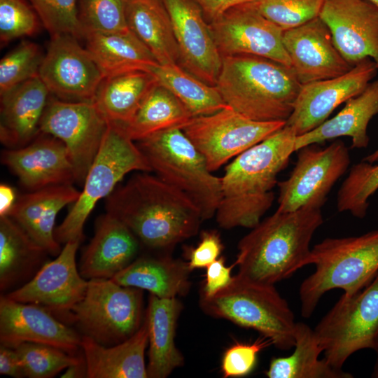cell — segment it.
<instances>
[{
	"instance_id": "6da1fadb",
	"label": "cell",
	"mask_w": 378,
	"mask_h": 378,
	"mask_svg": "<svg viewBox=\"0 0 378 378\" xmlns=\"http://www.w3.org/2000/svg\"><path fill=\"white\" fill-rule=\"evenodd\" d=\"M106 213L123 222L146 246L171 248L196 235L200 209L158 176L141 172L117 186L106 199Z\"/></svg>"
},
{
	"instance_id": "7a4b0ae2",
	"label": "cell",
	"mask_w": 378,
	"mask_h": 378,
	"mask_svg": "<svg viewBox=\"0 0 378 378\" xmlns=\"http://www.w3.org/2000/svg\"><path fill=\"white\" fill-rule=\"evenodd\" d=\"M296 136L285 125L227 165L220 178L221 199L215 215L220 227L251 229L260 222L273 204L277 176L295 152Z\"/></svg>"
},
{
	"instance_id": "3957f363",
	"label": "cell",
	"mask_w": 378,
	"mask_h": 378,
	"mask_svg": "<svg viewBox=\"0 0 378 378\" xmlns=\"http://www.w3.org/2000/svg\"><path fill=\"white\" fill-rule=\"evenodd\" d=\"M323 223L321 208L276 211L239 241L235 276L267 285L289 278L307 265L312 239Z\"/></svg>"
},
{
	"instance_id": "277c9868",
	"label": "cell",
	"mask_w": 378,
	"mask_h": 378,
	"mask_svg": "<svg viewBox=\"0 0 378 378\" xmlns=\"http://www.w3.org/2000/svg\"><path fill=\"white\" fill-rule=\"evenodd\" d=\"M290 67L251 55L222 57L215 87L225 103L256 121H286L301 88Z\"/></svg>"
},
{
	"instance_id": "5b68a950",
	"label": "cell",
	"mask_w": 378,
	"mask_h": 378,
	"mask_svg": "<svg viewBox=\"0 0 378 378\" xmlns=\"http://www.w3.org/2000/svg\"><path fill=\"white\" fill-rule=\"evenodd\" d=\"M315 271L299 289L301 315L309 318L322 296L333 289L352 295L378 273V229L359 236L326 238L311 249L307 265Z\"/></svg>"
},
{
	"instance_id": "8992f818",
	"label": "cell",
	"mask_w": 378,
	"mask_h": 378,
	"mask_svg": "<svg viewBox=\"0 0 378 378\" xmlns=\"http://www.w3.org/2000/svg\"><path fill=\"white\" fill-rule=\"evenodd\" d=\"M136 144L162 181L186 195L200 209L202 220L215 216L221 199V178L181 128L152 134Z\"/></svg>"
},
{
	"instance_id": "52a82bcc",
	"label": "cell",
	"mask_w": 378,
	"mask_h": 378,
	"mask_svg": "<svg viewBox=\"0 0 378 378\" xmlns=\"http://www.w3.org/2000/svg\"><path fill=\"white\" fill-rule=\"evenodd\" d=\"M200 306L207 315L258 331L278 349L294 346V314L274 285L248 282L234 276L232 282L215 295L200 297Z\"/></svg>"
},
{
	"instance_id": "ba28073f",
	"label": "cell",
	"mask_w": 378,
	"mask_h": 378,
	"mask_svg": "<svg viewBox=\"0 0 378 378\" xmlns=\"http://www.w3.org/2000/svg\"><path fill=\"white\" fill-rule=\"evenodd\" d=\"M133 171L151 172L146 157L119 125L108 122L100 148L87 174L83 188L62 223L55 229L58 243L82 241L85 220L102 199Z\"/></svg>"
},
{
	"instance_id": "9c48e42d",
	"label": "cell",
	"mask_w": 378,
	"mask_h": 378,
	"mask_svg": "<svg viewBox=\"0 0 378 378\" xmlns=\"http://www.w3.org/2000/svg\"><path fill=\"white\" fill-rule=\"evenodd\" d=\"M144 316L143 290L120 285L111 279H92L73 308L71 324L82 336L108 346L132 336Z\"/></svg>"
},
{
	"instance_id": "30bf717a",
	"label": "cell",
	"mask_w": 378,
	"mask_h": 378,
	"mask_svg": "<svg viewBox=\"0 0 378 378\" xmlns=\"http://www.w3.org/2000/svg\"><path fill=\"white\" fill-rule=\"evenodd\" d=\"M314 330L324 358L337 369L358 351H378V273L358 293L342 294Z\"/></svg>"
},
{
	"instance_id": "8fae6325",
	"label": "cell",
	"mask_w": 378,
	"mask_h": 378,
	"mask_svg": "<svg viewBox=\"0 0 378 378\" xmlns=\"http://www.w3.org/2000/svg\"><path fill=\"white\" fill-rule=\"evenodd\" d=\"M286 121H256L227 106L193 116L181 128L206 160L211 172L285 126Z\"/></svg>"
},
{
	"instance_id": "7c38bea8",
	"label": "cell",
	"mask_w": 378,
	"mask_h": 378,
	"mask_svg": "<svg viewBox=\"0 0 378 378\" xmlns=\"http://www.w3.org/2000/svg\"><path fill=\"white\" fill-rule=\"evenodd\" d=\"M298 151L290 174L277 183L278 211H293L304 207L321 209L332 188L350 164L349 149L341 140L326 147L309 145Z\"/></svg>"
},
{
	"instance_id": "4fadbf2b",
	"label": "cell",
	"mask_w": 378,
	"mask_h": 378,
	"mask_svg": "<svg viewBox=\"0 0 378 378\" xmlns=\"http://www.w3.org/2000/svg\"><path fill=\"white\" fill-rule=\"evenodd\" d=\"M108 126V122L94 101L50 98L39 130L63 142L74 166L76 183L83 184Z\"/></svg>"
},
{
	"instance_id": "5bb4252c",
	"label": "cell",
	"mask_w": 378,
	"mask_h": 378,
	"mask_svg": "<svg viewBox=\"0 0 378 378\" xmlns=\"http://www.w3.org/2000/svg\"><path fill=\"white\" fill-rule=\"evenodd\" d=\"M80 241L72 240L64 244L59 255L48 260L31 280L4 295L40 306L71 326L73 308L83 298L88 284L76 262Z\"/></svg>"
},
{
	"instance_id": "9a60e30c",
	"label": "cell",
	"mask_w": 378,
	"mask_h": 378,
	"mask_svg": "<svg viewBox=\"0 0 378 378\" xmlns=\"http://www.w3.org/2000/svg\"><path fill=\"white\" fill-rule=\"evenodd\" d=\"M209 24L221 57L251 55L290 67L283 43L284 30L251 2L230 8Z\"/></svg>"
},
{
	"instance_id": "2e32d148",
	"label": "cell",
	"mask_w": 378,
	"mask_h": 378,
	"mask_svg": "<svg viewBox=\"0 0 378 378\" xmlns=\"http://www.w3.org/2000/svg\"><path fill=\"white\" fill-rule=\"evenodd\" d=\"M38 76L50 93L71 102L94 101L104 78L86 48L66 34L52 36Z\"/></svg>"
},
{
	"instance_id": "e0dca14e",
	"label": "cell",
	"mask_w": 378,
	"mask_h": 378,
	"mask_svg": "<svg viewBox=\"0 0 378 378\" xmlns=\"http://www.w3.org/2000/svg\"><path fill=\"white\" fill-rule=\"evenodd\" d=\"M377 70L374 62L368 58L343 75L302 85L286 125L297 136L317 127L341 104L360 94Z\"/></svg>"
},
{
	"instance_id": "ac0fdd59",
	"label": "cell",
	"mask_w": 378,
	"mask_h": 378,
	"mask_svg": "<svg viewBox=\"0 0 378 378\" xmlns=\"http://www.w3.org/2000/svg\"><path fill=\"white\" fill-rule=\"evenodd\" d=\"M173 27L179 52L178 64L215 86L222 66L209 24L195 0H161Z\"/></svg>"
},
{
	"instance_id": "d6986e66",
	"label": "cell",
	"mask_w": 378,
	"mask_h": 378,
	"mask_svg": "<svg viewBox=\"0 0 378 378\" xmlns=\"http://www.w3.org/2000/svg\"><path fill=\"white\" fill-rule=\"evenodd\" d=\"M82 335L47 309L29 303L0 298V343L14 349L23 342H36L77 355Z\"/></svg>"
},
{
	"instance_id": "ffe728a7",
	"label": "cell",
	"mask_w": 378,
	"mask_h": 378,
	"mask_svg": "<svg viewBox=\"0 0 378 378\" xmlns=\"http://www.w3.org/2000/svg\"><path fill=\"white\" fill-rule=\"evenodd\" d=\"M335 46L351 65L371 59L378 68V10L367 0H325L319 14Z\"/></svg>"
},
{
	"instance_id": "44dd1931",
	"label": "cell",
	"mask_w": 378,
	"mask_h": 378,
	"mask_svg": "<svg viewBox=\"0 0 378 378\" xmlns=\"http://www.w3.org/2000/svg\"><path fill=\"white\" fill-rule=\"evenodd\" d=\"M283 43L301 85L343 75L353 67L337 49L319 16L284 31Z\"/></svg>"
},
{
	"instance_id": "7402d4cb",
	"label": "cell",
	"mask_w": 378,
	"mask_h": 378,
	"mask_svg": "<svg viewBox=\"0 0 378 378\" xmlns=\"http://www.w3.org/2000/svg\"><path fill=\"white\" fill-rule=\"evenodd\" d=\"M1 160L29 191L76 182L65 145L48 134L40 132L29 144L4 150Z\"/></svg>"
},
{
	"instance_id": "603a6c76",
	"label": "cell",
	"mask_w": 378,
	"mask_h": 378,
	"mask_svg": "<svg viewBox=\"0 0 378 378\" xmlns=\"http://www.w3.org/2000/svg\"><path fill=\"white\" fill-rule=\"evenodd\" d=\"M140 244L123 222L106 213L97 219L94 237L82 253L80 274L87 280L111 279L137 258Z\"/></svg>"
},
{
	"instance_id": "cb8c5ba5",
	"label": "cell",
	"mask_w": 378,
	"mask_h": 378,
	"mask_svg": "<svg viewBox=\"0 0 378 378\" xmlns=\"http://www.w3.org/2000/svg\"><path fill=\"white\" fill-rule=\"evenodd\" d=\"M49 94L37 76L1 95L0 140L5 146L22 148L37 136Z\"/></svg>"
},
{
	"instance_id": "d4e9b609",
	"label": "cell",
	"mask_w": 378,
	"mask_h": 378,
	"mask_svg": "<svg viewBox=\"0 0 378 378\" xmlns=\"http://www.w3.org/2000/svg\"><path fill=\"white\" fill-rule=\"evenodd\" d=\"M80 192L72 185L48 186L24 194L8 214L49 255L57 256L62 248L55 238V223L59 211L74 204Z\"/></svg>"
},
{
	"instance_id": "484cf974",
	"label": "cell",
	"mask_w": 378,
	"mask_h": 378,
	"mask_svg": "<svg viewBox=\"0 0 378 378\" xmlns=\"http://www.w3.org/2000/svg\"><path fill=\"white\" fill-rule=\"evenodd\" d=\"M183 304L177 298H163L150 294L145 310L148 331L149 378H166L184 364L175 344L176 329Z\"/></svg>"
},
{
	"instance_id": "4316f807",
	"label": "cell",
	"mask_w": 378,
	"mask_h": 378,
	"mask_svg": "<svg viewBox=\"0 0 378 378\" xmlns=\"http://www.w3.org/2000/svg\"><path fill=\"white\" fill-rule=\"evenodd\" d=\"M148 344L145 316L132 336L113 346H104L82 336L80 346L87 363L88 378H147L144 355Z\"/></svg>"
},
{
	"instance_id": "83f0119b",
	"label": "cell",
	"mask_w": 378,
	"mask_h": 378,
	"mask_svg": "<svg viewBox=\"0 0 378 378\" xmlns=\"http://www.w3.org/2000/svg\"><path fill=\"white\" fill-rule=\"evenodd\" d=\"M376 115H378V80L370 82L360 94L347 100L344 108L334 117L297 136L295 150L341 136L350 137L352 148H366L370 141L368 126Z\"/></svg>"
},
{
	"instance_id": "f1b7e54d",
	"label": "cell",
	"mask_w": 378,
	"mask_h": 378,
	"mask_svg": "<svg viewBox=\"0 0 378 378\" xmlns=\"http://www.w3.org/2000/svg\"><path fill=\"white\" fill-rule=\"evenodd\" d=\"M49 253L8 216H0V290L27 283L48 261Z\"/></svg>"
},
{
	"instance_id": "f546056e",
	"label": "cell",
	"mask_w": 378,
	"mask_h": 378,
	"mask_svg": "<svg viewBox=\"0 0 378 378\" xmlns=\"http://www.w3.org/2000/svg\"><path fill=\"white\" fill-rule=\"evenodd\" d=\"M191 272L187 261L167 255H143L111 279L124 286L147 290L159 298H172L188 293Z\"/></svg>"
},
{
	"instance_id": "4dcf8cb0",
	"label": "cell",
	"mask_w": 378,
	"mask_h": 378,
	"mask_svg": "<svg viewBox=\"0 0 378 378\" xmlns=\"http://www.w3.org/2000/svg\"><path fill=\"white\" fill-rule=\"evenodd\" d=\"M126 18L129 29L160 64H178V45L161 0H126Z\"/></svg>"
},
{
	"instance_id": "1f68e13d",
	"label": "cell",
	"mask_w": 378,
	"mask_h": 378,
	"mask_svg": "<svg viewBox=\"0 0 378 378\" xmlns=\"http://www.w3.org/2000/svg\"><path fill=\"white\" fill-rule=\"evenodd\" d=\"M86 49L104 77L132 71H148L158 64L146 46L130 31H86ZM159 64V63H158Z\"/></svg>"
},
{
	"instance_id": "d6a6232c",
	"label": "cell",
	"mask_w": 378,
	"mask_h": 378,
	"mask_svg": "<svg viewBox=\"0 0 378 378\" xmlns=\"http://www.w3.org/2000/svg\"><path fill=\"white\" fill-rule=\"evenodd\" d=\"M156 84L150 73L141 70L104 77L94 102L108 122L123 127Z\"/></svg>"
},
{
	"instance_id": "836d02e7",
	"label": "cell",
	"mask_w": 378,
	"mask_h": 378,
	"mask_svg": "<svg viewBox=\"0 0 378 378\" xmlns=\"http://www.w3.org/2000/svg\"><path fill=\"white\" fill-rule=\"evenodd\" d=\"M293 352L284 357L272 358L265 371L268 378H352L342 369L332 367L323 358L314 330L302 322H296Z\"/></svg>"
},
{
	"instance_id": "e575fe53",
	"label": "cell",
	"mask_w": 378,
	"mask_h": 378,
	"mask_svg": "<svg viewBox=\"0 0 378 378\" xmlns=\"http://www.w3.org/2000/svg\"><path fill=\"white\" fill-rule=\"evenodd\" d=\"M192 117L174 94L157 83L130 122L121 127L132 140L138 141L160 131L181 129Z\"/></svg>"
},
{
	"instance_id": "d590c367",
	"label": "cell",
	"mask_w": 378,
	"mask_h": 378,
	"mask_svg": "<svg viewBox=\"0 0 378 378\" xmlns=\"http://www.w3.org/2000/svg\"><path fill=\"white\" fill-rule=\"evenodd\" d=\"M147 71L159 85L174 94L193 116L211 114L227 106L215 86L206 84L178 64L158 63Z\"/></svg>"
},
{
	"instance_id": "8d00e7d4",
	"label": "cell",
	"mask_w": 378,
	"mask_h": 378,
	"mask_svg": "<svg viewBox=\"0 0 378 378\" xmlns=\"http://www.w3.org/2000/svg\"><path fill=\"white\" fill-rule=\"evenodd\" d=\"M377 190L378 164L363 160L355 164L338 190L337 210L363 218L370 204L368 200Z\"/></svg>"
},
{
	"instance_id": "74e56055",
	"label": "cell",
	"mask_w": 378,
	"mask_h": 378,
	"mask_svg": "<svg viewBox=\"0 0 378 378\" xmlns=\"http://www.w3.org/2000/svg\"><path fill=\"white\" fill-rule=\"evenodd\" d=\"M21 361L24 377L51 378L77 363L83 353L69 354L59 348L36 342H23L14 348Z\"/></svg>"
},
{
	"instance_id": "f35d334b",
	"label": "cell",
	"mask_w": 378,
	"mask_h": 378,
	"mask_svg": "<svg viewBox=\"0 0 378 378\" xmlns=\"http://www.w3.org/2000/svg\"><path fill=\"white\" fill-rule=\"evenodd\" d=\"M43 57L38 46L28 41L6 55L0 62V95L38 76Z\"/></svg>"
},
{
	"instance_id": "ab89813d",
	"label": "cell",
	"mask_w": 378,
	"mask_h": 378,
	"mask_svg": "<svg viewBox=\"0 0 378 378\" xmlns=\"http://www.w3.org/2000/svg\"><path fill=\"white\" fill-rule=\"evenodd\" d=\"M78 15L86 31L106 33L129 31L126 0H78Z\"/></svg>"
},
{
	"instance_id": "60d3db41",
	"label": "cell",
	"mask_w": 378,
	"mask_h": 378,
	"mask_svg": "<svg viewBox=\"0 0 378 378\" xmlns=\"http://www.w3.org/2000/svg\"><path fill=\"white\" fill-rule=\"evenodd\" d=\"M44 27L52 36L71 35L84 38L77 0H29Z\"/></svg>"
},
{
	"instance_id": "b9f144b4",
	"label": "cell",
	"mask_w": 378,
	"mask_h": 378,
	"mask_svg": "<svg viewBox=\"0 0 378 378\" xmlns=\"http://www.w3.org/2000/svg\"><path fill=\"white\" fill-rule=\"evenodd\" d=\"M325 0H253L250 1L267 19L284 31L319 16Z\"/></svg>"
},
{
	"instance_id": "7bdbcfd3",
	"label": "cell",
	"mask_w": 378,
	"mask_h": 378,
	"mask_svg": "<svg viewBox=\"0 0 378 378\" xmlns=\"http://www.w3.org/2000/svg\"><path fill=\"white\" fill-rule=\"evenodd\" d=\"M36 11L24 0H0V39L1 44L38 30Z\"/></svg>"
},
{
	"instance_id": "ee69618b",
	"label": "cell",
	"mask_w": 378,
	"mask_h": 378,
	"mask_svg": "<svg viewBox=\"0 0 378 378\" xmlns=\"http://www.w3.org/2000/svg\"><path fill=\"white\" fill-rule=\"evenodd\" d=\"M271 345L272 341L262 335L253 342L232 344L222 358L223 377H240L249 374L256 366L259 353Z\"/></svg>"
},
{
	"instance_id": "f6af8a7d",
	"label": "cell",
	"mask_w": 378,
	"mask_h": 378,
	"mask_svg": "<svg viewBox=\"0 0 378 378\" xmlns=\"http://www.w3.org/2000/svg\"><path fill=\"white\" fill-rule=\"evenodd\" d=\"M223 248L222 239L216 230L202 231L197 246L186 250L190 270L206 267L220 257Z\"/></svg>"
},
{
	"instance_id": "bcb514c9",
	"label": "cell",
	"mask_w": 378,
	"mask_h": 378,
	"mask_svg": "<svg viewBox=\"0 0 378 378\" xmlns=\"http://www.w3.org/2000/svg\"><path fill=\"white\" fill-rule=\"evenodd\" d=\"M235 266L234 262L230 266H226L223 256L208 265L206 267V277L201 288L200 297H212L227 287L234 279L231 272Z\"/></svg>"
},
{
	"instance_id": "7dc6e473",
	"label": "cell",
	"mask_w": 378,
	"mask_h": 378,
	"mask_svg": "<svg viewBox=\"0 0 378 378\" xmlns=\"http://www.w3.org/2000/svg\"><path fill=\"white\" fill-rule=\"evenodd\" d=\"M0 374L15 378L24 377L23 368L16 351L0 346Z\"/></svg>"
},
{
	"instance_id": "c3c4849f",
	"label": "cell",
	"mask_w": 378,
	"mask_h": 378,
	"mask_svg": "<svg viewBox=\"0 0 378 378\" xmlns=\"http://www.w3.org/2000/svg\"><path fill=\"white\" fill-rule=\"evenodd\" d=\"M253 0H195L208 23L215 20L230 8Z\"/></svg>"
},
{
	"instance_id": "681fc988",
	"label": "cell",
	"mask_w": 378,
	"mask_h": 378,
	"mask_svg": "<svg viewBox=\"0 0 378 378\" xmlns=\"http://www.w3.org/2000/svg\"><path fill=\"white\" fill-rule=\"evenodd\" d=\"M17 200L15 190L10 186L0 185V216H8Z\"/></svg>"
},
{
	"instance_id": "f907efd6",
	"label": "cell",
	"mask_w": 378,
	"mask_h": 378,
	"mask_svg": "<svg viewBox=\"0 0 378 378\" xmlns=\"http://www.w3.org/2000/svg\"><path fill=\"white\" fill-rule=\"evenodd\" d=\"M88 367L83 353L79 360L66 368L61 375L62 378H88Z\"/></svg>"
},
{
	"instance_id": "816d5d0a",
	"label": "cell",
	"mask_w": 378,
	"mask_h": 378,
	"mask_svg": "<svg viewBox=\"0 0 378 378\" xmlns=\"http://www.w3.org/2000/svg\"><path fill=\"white\" fill-rule=\"evenodd\" d=\"M363 161L368 162L369 163L378 162V148L372 153L367 155L363 159Z\"/></svg>"
},
{
	"instance_id": "f5cc1de1",
	"label": "cell",
	"mask_w": 378,
	"mask_h": 378,
	"mask_svg": "<svg viewBox=\"0 0 378 378\" xmlns=\"http://www.w3.org/2000/svg\"><path fill=\"white\" fill-rule=\"evenodd\" d=\"M376 353H377V358L374 363L372 372L371 374V377H373V378H378V351H377Z\"/></svg>"
},
{
	"instance_id": "db71d44e",
	"label": "cell",
	"mask_w": 378,
	"mask_h": 378,
	"mask_svg": "<svg viewBox=\"0 0 378 378\" xmlns=\"http://www.w3.org/2000/svg\"><path fill=\"white\" fill-rule=\"evenodd\" d=\"M371 3L378 10V0H367Z\"/></svg>"
}]
</instances>
